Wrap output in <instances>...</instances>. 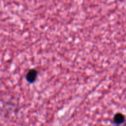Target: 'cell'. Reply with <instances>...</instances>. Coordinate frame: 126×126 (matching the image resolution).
Instances as JSON below:
<instances>
[{
    "label": "cell",
    "mask_w": 126,
    "mask_h": 126,
    "mask_svg": "<svg viewBox=\"0 0 126 126\" xmlns=\"http://www.w3.org/2000/svg\"><path fill=\"white\" fill-rule=\"evenodd\" d=\"M38 72L34 69H32L28 71L26 75V79L29 83H33L36 79Z\"/></svg>",
    "instance_id": "1"
},
{
    "label": "cell",
    "mask_w": 126,
    "mask_h": 126,
    "mask_svg": "<svg viewBox=\"0 0 126 126\" xmlns=\"http://www.w3.org/2000/svg\"></svg>",
    "instance_id": "3"
},
{
    "label": "cell",
    "mask_w": 126,
    "mask_h": 126,
    "mask_svg": "<svg viewBox=\"0 0 126 126\" xmlns=\"http://www.w3.org/2000/svg\"><path fill=\"white\" fill-rule=\"evenodd\" d=\"M126 120L125 116L121 113H118L114 115V118H113V121L114 124L117 125H119L124 123Z\"/></svg>",
    "instance_id": "2"
}]
</instances>
